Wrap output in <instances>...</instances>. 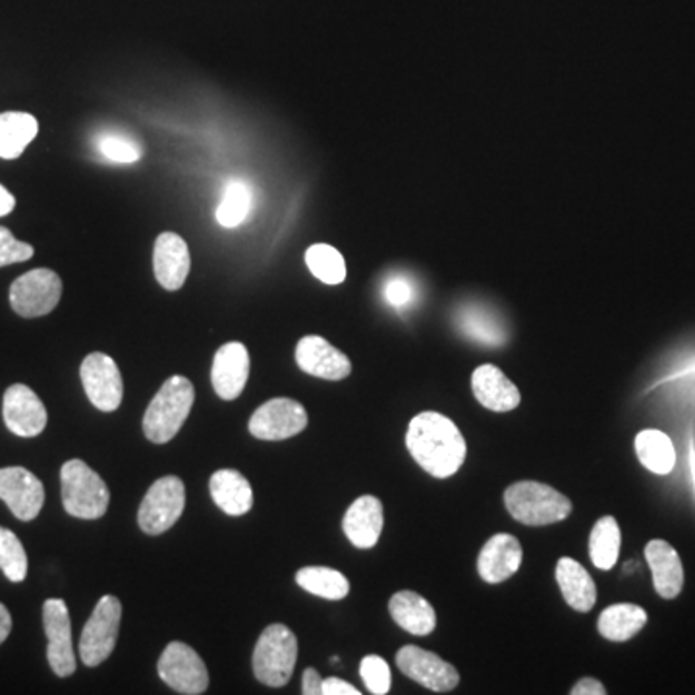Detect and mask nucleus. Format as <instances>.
I'll list each match as a JSON object with an SVG mask.
<instances>
[{
    "instance_id": "f03ea898",
    "label": "nucleus",
    "mask_w": 695,
    "mask_h": 695,
    "mask_svg": "<svg viewBox=\"0 0 695 695\" xmlns=\"http://www.w3.org/2000/svg\"><path fill=\"white\" fill-rule=\"evenodd\" d=\"M196 400V388L190 379L175 375L165 381L143 416V433L147 439L157 445H165L175 439L182 429L183 421L190 416Z\"/></svg>"
},
{
    "instance_id": "f8f14e48",
    "label": "nucleus",
    "mask_w": 695,
    "mask_h": 695,
    "mask_svg": "<svg viewBox=\"0 0 695 695\" xmlns=\"http://www.w3.org/2000/svg\"><path fill=\"white\" fill-rule=\"evenodd\" d=\"M396 665L408 678L437 694L453 692L460 684V674L450 663L440 659L437 653L425 652L417 645H404L396 653Z\"/></svg>"
},
{
    "instance_id": "cd10ccee",
    "label": "nucleus",
    "mask_w": 695,
    "mask_h": 695,
    "mask_svg": "<svg viewBox=\"0 0 695 695\" xmlns=\"http://www.w3.org/2000/svg\"><path fill=\"white\" fill-rule=\"evenodd\" d=\"M637 458L644 468L649 469L657 476L671 474L676 464V450L668 435L657 429H645L637 433L636 437Z\"/></svg>"
},
{
    "instance_id": "c756f323",
    "label": "nucleus",
    "mask_w": 695,
    "mask_h": 695,
    "mask_svg": "<svg viewBox=\"0 0 695 695\" xmlns=\"http://www.w3.org/2000/svg\"><path fill=\"white\" fill-rule=\"evenodd\" d=\"M623 534L618 522L613 516H603L593 526L589 535V556L599 570H610L618 563Z\"/></svg>"
},
{
    "instance_id": "423d86ee",
    "label": "nucleus",
    "mask_w": 695,
    "mask_h": 695,
    "mask_svg": "<svg viewBox=\"0 0 695 695\" xmlns=\"http://www.w3.org/2000/svg\"><path fill=\"white\" fill-rule=\"evenodd\" d=\"M122 623V603L115 595H103L80 637V657L86 666H99L117 647Z\"/></svg>"
},
{
    "instance_id": "e433bc0d",
    "label": "nucleus",
    "mask_w": 695,
    "mask_h": 695,
    "mask_svg": "<svg viewBox=\"0 0 695 695\" xmlns=\"http://www.w3.org/2000/svg\"><path fill=\"white\" fill-rule=\"evenodd\" d=\"M385 300L388 306L395 309H408L414 306L417 300V286L410 277L406 275H393L385 282Z\"/></svg>"
},
{
    "instance_id": "4be33fe9",
    "label": "nucleus",
    "mask_w": 695,
    "mask_h": 695,
    "mask_svg": "<svg viewBox=\"0 0 695 695\" xmlns=\"http://www.w3.org/2000/svg\"><path fill=\"white\" fill-rule=\"evenodd\" d=\"M645 558L652 568L653 586L663 599L678 597L684 587V566L671 543L653 539L645 547Z\"/></svg>"
},
{
    "instance_id": "5701e85b",
    "label": "nucleus",
    "mask_w": 695,
    "mask_h": 695,
    "mask_svg": "<svg viewBox=\"0 0 695 695\" xmlns=\"http://www.w3.org/2000/svg\"><path fill=\"white\" fill-rule=\"evenodd\" d=\"M556 584L563 592L564 600L578 613H589L597 603V587L589 572L574 558L563 556L556 564Z\"/></svg>"
},
{
    "instance_id": "2eb2a0df",
    "label": "nucleus",
    "mask_w": 695,
    "mask_h": 695,
    "mask_svg": "<svg viewBox=\"0 0 695 695\" xmlns=\"http://www.w3.org/2000/svg\"><path fill=\"white\" fill-rule=\"evenodd\" d=\"M2 416L8 429L23 439L41 435L47 427L44 404L26 385H12L8 388L2 400Z\"/></svg>"
},
{
    "instance_id": "f704fd0d",
    "label": "nucleus",
    "mask_w": 695,
    "mask_h": 695,
    "mask_svg": "<svg viewBox=\"0 0 695 695\" xmlns=\"http://www.w3.org/2000/svg\"><path fill=\"white\" fill-rule=\"evenodd\" d=\"M97 149L105 159L118 165H130L141 159V147L130 136L120 132H103L97 138Z\"/></svg>"
},
{
    "instance_id": "4c0bfd02",
    "label": "nucleus",
    "mask_w": 695,
    "mask_h": 695,
    "mask_svg": "<svg viewBox=\"0 0 695 695\" xmlns=\"http://www.w3.org/2000/svg\"><path fill=\"white\" fill-rule=\"evenodd\" d=\"M33 251V246L18 242L8 228L0 227V267L30 261Z\"/></svg>"
},
{
    "instance_id": "7c9ffc66",
    "label": "nucleus",
    "mask_w": 695,
    "mask_h": 695,
    "mask_svg": "<svg viewBox=\"0 0 695 695\" xmlns=\"http://www.w3.org/2000/svg\"><path fill=\"white\" fill-rule=\"evenodd\" d=\"M460 329L474 338L476 342L487 346H500L506 342V330L503 322L498 321L497 315L485 309L484 306H461L458 314Z\"/></svg>"
},
{
    "instance_id": "b1692460",
    "label": "nucleus",
    "mask_w": 695,
    "mask_h": 695,
    "mask_svg": "<svg viewBox=\"0 0 695 695\" xmlns=\"http://www.w3.org/2000/svg\"><path fill=\"white\" fill-rule=\"evenodd\" d=\"M390 616L411 636H429L437 626V615L431 603L416 592H398L388 603Z\"/></svg>"
},
{
    "instance_id": "6ab92c4d",
    "label": "nucleus",
    "mask_w": 695,
    "mask_h": 695,
    "mask_svg": "<svg viewBox=\"0 0 695 695\" xmlns=\"http://www.w3.org/2000/svg\"><path fill=\"white\" fill-rule=\"evenodd\" d=\"M524 549L510 534H495L477 558V572L487 584H500L520 570Z\"/></svg>"
},
{
    "instance_id": "20e7f679",
    "label": "nucleus",
    "mask_w": 695,
    "mask_h": 695,
    "mask_svg": "<svg viewBox=\"0 0 695 695\" xmlns=\"http://www.w3.org/2000/svg\"><path fill=\"white\" fill-rule=\"evenodd\" d=\"M62 505L73 518L99 520L109 508L110 493L101 476L83 460H68L60 469Z\"/></svg>"
},
{
    "instance_id": "9b49d317",
    "label": "nucleus",
    "mask_w": 695,
    "mask_h": 695,
    "mask_svg": "<svg viewBox=\"0 0 695 695\" xmlns=\"http://www.w3.org/2000/svg\"><path fill=\"white\" fill-rule=\"evenodd\" d=\"M308 411L292 398H272L249 419V433L261 440H285L308 427Z\"/></svg>"
},
{
    "instance_id": "a878e982",
    "label": "nucleus",
    "mask_w": 695,
    "mask_h": 695,
    "mask_svg": "<svg viewBox=\"0 0 695 695\" xmlns=\"http://www.w3.org/2000/svg\"><path fill=\"white\" fill-rule=\"evenodd\" d=\"M39 132V122L30 112L8 110L0 115V159H18Z\"/></svg>"
},
{
    "instance_id": "a211bd4d",
    "label": "nucleus",
    "mask_w": 695,
    "mask_h": 695,
    "mask_svg": "<svg viewBox=\"0 0 695 695\" xmlns=\"http://www.w3.org/2000/svg\"><path fill=\"white\" fill-rule=\"evenodd\" d=\"M155 277L165 290H180L190 275V248L182 236L162 232L153 249Z\"/></svg>"
},
{
    "instance_id": "37998d69",
    "label": "nucleus",
    "mask_w": 695,
    "mask_h": 695,
    "mask_svg": "<svg viewBox=\"0 0 695 695\" xmlns=\"http://www.w3.org/2000/svg\"><path fill=\"white\" fill-rule=\"evenodd\" d=\"M16 198L0 183V217H7L14 211Z\"/></svg>"
},
{
    "instance_id": "412c9836",
    "label": "nucleus",
    "mask_w": 695,
    "mask_h": 695,
    "mask_svg": "<svg viewBox=\"0 0 695 695\" xmlns=\"http://www.w3.org/2000/svg\"><path fill=\"white\" fill-rule=\"evenodd\" d=\"M471 388L477 403L490 411L516 410L522 400L518 387L493 364L477 367L471 375Z\"/></svg>"
},
{
    "instance_id": "1a4fd4ad",
    "label": "nucleus",
    "mask_w": 695,
    "mask_h": 695,
    "mask_svg": "<svg viewBox=\"0 0 695 695\" xmlns=\"http://www.w3.org/2000/svg\"><path fill=\"white\" fill-rule=\"evenodd\" d=\"M157 671L161 681L178 694H206L207 686H209L206 663L198 653L191 649L190 645L182 644V642H172L167 645L161 659L157 663Z\"/></svg>"
},
{
    "instance_id": "ddd939ff",
    "label": "nucleus",
    "mask_w": 695,
    "mask_h": 695,
    "mask_svg": "<svg viewBox=\"0 0 695 695\" xmlns=\"http://www.w3.org/2000/svg\"><path fill=\"white\" fill-rule=\"evenodd\" d=\"M44 634L49 639L47 659L52 673L67 678L76 673V655L72 645V624L67 603L62 599L44 600L43 605Z\"/></svg>"
},
{
    "instance_id": "2f4dec72",
    "label": "nucleus",
    "mask_w": 695,
    "mask_h": 695,
    "mask_svg": "<svg viewBox=\"0 0 695 695\" xmlns=\"http://www.w3.org/2000/svg\"><path fill=\"white\" fill-rule=\"evenodd\" d=\"M306 264L315 278L325 285H340L346 278V261L342 254L329 244H315L306 251Z\"/></svg>"
},
{
    "instance_id": "aec40b11",
    "label": "nucleus",
    "mask_w": 695,
    "mask_h": 695,
    "mask_svg": "<svg viewBox=\"0 0 695 695\" xmlns=\"http://www.w3.org/2000/svg\"><path fill=\"white\" fill-rule=\"evenodd\" d=\"M385 526L381 500L371 495L359 497L346 510L342 529L354 547L371 549L379 542Z\"/></svg>"
},
{
    "instance_id": "6e6552de",
    "label": "nucleus",
    "mask_w": 695,
    "mask_h": 695,
    "mask_svg": "<svg viewBox=\"0 0 695 695\" xmlns=\"http://www.w3.org/2000/svg\"><path fill=\"white\" fill-rule=\"evenodd\" d=\"M62 280L51 269H33L10 286V306L26 319L43 317L59 306Z\"/></svg>"
},
{
    "instance_id": "c9c22d12",
    "label": "nucleus",
    "mask_w": 695,
    "mask_h": 695,
    "mask_svg": "<svg viewBox=\"0 0 695 695\" xmlns=\"http://www.w3.org/2000/svg\"><path fill=\"white\" fill-rule=\"evenodd\" d=\"M361 681L366 684L367 692L374 695H385L390 692V668L387 661L379 655H367L359 665Z\"/></svg>"
},
{
    "instance_id": "0eeeda50",
    "label": "nucleus",
    "mask_w": 695,
    "mask_h": 695,
    "mask_svg": "<svg viewBox=\"0 0 695 695\" xmlns=\"http://www.w3.org/2000/svg\"><path fill=\"white\" fill-rule=\"evenodd\" d=\"M186 508V487L180 477L167 476L157 479L139 506V527L149 535L169 532Z\"/></svg>"
},
{
    "instance_id": "ea45409f",
    "label": "nucleus",
    "mask_w": 695,
    "mask_h": 695,
    "mask_svg": "<svg viewBox=\"0 0 695 695\" xmlns=\"http://www.w3.org/2000/svg\"><path fill=\"white\" fill-rule=\"evenodd\" d=\"M572 695H605L607 694V688L600 684L599 681H595V678H582V681L576 682L574 686L570 688Z\"/></svg>"
},
{
    "instance_id": "393cba45",
    "label": "nucleus",
    "mask_w": 695,
    "mask_h": 695,
    "mask_svg": "<svg viewBox=\"0 0 695 695\" xmlns=\"http://www.w3.org/2000/svg\"><path fill=\"white\" fill-rule=\"evenodd\" d=\"M215 505L228 516H244L254 506V490L248 479L236 469H219L209 481Z\"/></svg>"
},
{
    "instance_id": "a19ab883",
    "label": "nucleus",
    "mask_w": 695,
    "mask_h": 695,
    "mask_svg": "<svg viewBox=\"0 0 695 695\" xmlns=\"http://www.w3.org/2000/svg\"><path fill=\"white\" fill-rule=\"evenodd\" d=\"M304 695H321L322 694V678L321 674L317 673L315 668H306L304 673V688H301Z\"/></svg>"
},
{
    "instance_id": "9d476101",
    "label": "nucleus",
    "mask_w": 695,
    "mask_h": 695,
    "mask_svg": "<svg viewBox=\"0 0 695 695\" xmlns=\"http://www.w3.org/2000/svg\"><path fill=\"white\" fill-rule=\"evenodd\" d=\"M80 377L89 403L93 404L97 410H118L125 396V383L115 359L103 351L89 354L81 364Z\"/></svg>"
},
{
    "instance_id": "58836bf2",
    "label": "nucleus",
    "mask_w": 695,
    "mask_h": 695,
    "mask_svg": "<svg viewBox=\"0 0 695 695\" xmlns=\"http://www.w3.org/2000/svg\"><path fill=\"white\" fill-rule=\"evenodd\" d=\"M322 695H359V689L354 688L350 682L340 678H327L322 681Z\"/></svg>"
},
{
    "instance_id": "72a5a7b5",
    "label": "nucleus",
    "mask_w": 695,
    "mask_h": 695,
    "mask_svg": "<svg viewBox=\"0 0 695 695\" xmlns=\"http://www.w3.org/2000/svg\"><path fill=\"white\" fill-rule=\"evenodd\" d=\"M0 570L10 582L20 584L28 576V555L18 535L0 526Z\"/></svg>"
},
{
    "instance_id": "473e14b6",
    "label": "nucleus",
    "mask_w": 695,
    "mask_h": 695,
    "mask_svg": "<svg viewBox=\"0 0 695 695\" xmlns=\"http://www.w3.org/2000/svg\"><path fill=\"white\" fill-rule=\"evenodd\" d=\"M251 209V190L244 180H232L228 182L227 190L220 198L217 207V220L220 227H240Z\"/></svg>"
},
{
    "instance_id": "39448f33",
    "label": "nucleus",
    "mask_w": 695,
    "mask_h": 695,
    "mask_svg": "<svg viewBox=\"0 0 695 695\" xmlns=\"http://www.w3.org/2000/svg\"><path fill=\"white\" fill-rule=\"evenodd\" d=\"M298 661V639L285 624H271L257 639L254 673L269 688H282L292 678Z\"/></svg>"
},
{
    "instance_id": "4468645a",
    "label": "nucleus",
    "mask_w": 695,
    "mask_h": 695,
    "mask_svg": "<svg viewBox=\"0 0 695 695\" xmlns=\"http://www.w3.org/2000/svg\"><path fill=\"white\" fill-rule=\"evenodd\" d=\"M0 500L7 503L16 518L36 520L44 505V487L39 477L26 468L0 469Z\"/></svg>"
},
{
    "instance_id": "79ce46f5",
    "label": "nucleus",
    "mask_w": 695,
    "mask_h": 695,
    "mask_svg": "<svg viewBox=\"0 0 695 695\" xmlns=\"http://www.w3.org/2000/svg\"><path fill=\"white\" fill-rule=\"evenodd\" d=\"M10 632H12V616L8 613V608L0 603V645L7 642Z\"/></svg>"
},
{
    "instance_id": "7ed1b4c3",
    "label": "nucleus",
    "mask_w": 695,
    "mask_h": 695,
    "mask_svg": "<svg viewBox=\"0 0 695 695\" xmlns=\"http://www.w3.org/2000/svg\"><path fill=\"white\" fill-rule=\"evenodd\" d=\"M506 510L514 520L526 526H549L572 514V500L550 485L520 481L506 489Z\"/></svg>"
},
{
    "instance_id": "c85d7f7f",
    "label": "nucleus",
    "mask_w": 695,
    "mask_h": 695,
    "mask_svg": "<svg viewBox=\"0 0 695 695\" xmlns=\"http://www.w3.org/2000/svg\"><path fill=\"white\" fill-rule=\"evenodd\" d=\"M296 584L317 597L329 600L345 599L350 593V582L342 572L329 566H306L296 572Z\"/></svg>"
},
{
    "instance_id": "f257e3e1",
    "label": "nucleus",
    "mask_w": 695,
    "mask_h": 695,
    "mask_svg": "<svg viewBox=\"0 0 695 695\" xmlns=\"http://www.w3.org/2000/svg\"><path fill=\"white\" fill-rule=\"evenodd\" d=\"M411 458L433 477H453L466 461L468 445L453 419L439 411L417 414L406 433Z\"/></svg>"
},
{
    "instance_id": "f3484780",
    "label": "nucleus",
    "mask_w": 695,
    "mask_h": 695,
    "mask_svg": "<svg viewBox=\"0 0 695 695\" xmlns=\"http://www.w3.org/2000/svg\"><path fill=\"white\" fill-rule=\"evenodd\" d=\"M249 351L242 342L220 346L212 358L211 381L222 400H236L248 385Z\"/></svg>"
},
{
    "instance_id": "dca6fc26",
    "label": "nucleus",
    "mask_w": 695,
    "mask_h": 695,
    "mask_svg": "<svg viewBox=\"0 0 695 695\" xmlns=\"http://www.w3.org/2000/svg\"><path fill=\"white\" fill-rule=\"evenodd\" d=\"M296 364L304 374L325 381H342L351 374L350 359L322 337H304L296 346Z\"/></svg>"
},
{
    "instance_id": "bb28decb",
    "label": "nucleus",
    "mask_w": 695,
    "mask_h": 695,
    "mask_svg": "<svg viewBox=\"0 0 695 695\" xmlns=\"http://www.w3.org/2000/svg\"><path fill=\"white\" fill-rule=\"evenodd\" d=\"M647 624V613L632 603H618L599 616V634L608 642H628Z\"/></svg>"
}]
</instances>
